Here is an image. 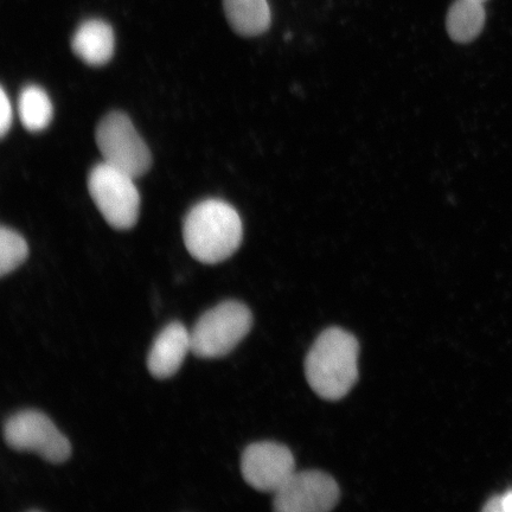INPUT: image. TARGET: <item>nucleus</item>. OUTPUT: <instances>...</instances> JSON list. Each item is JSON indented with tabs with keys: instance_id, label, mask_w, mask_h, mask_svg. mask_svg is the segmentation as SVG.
I'll use <instances>...</instances> for the list:
<instances>
[{
	"instance_id": "9b49d317",
	"label": "nucleus",
	"mask_w": 512,
	"mask_h": 512,
	"mask_svg": "<svg viewBox=\"0 0 512 512\" xmlns=\"http://www.w3.org/2000/svg\"><path fill=\"white\" fill-rule=\"evenodd\" d=\"M223 8L230 27L241 36H259L271 27L267 0H223Z\"/></svg>"
},
{
	"instance_id": "2eb2a0df",
	"label": "nucleus",
	"mask_w": 512,
	"mask_h": 512,
	"mask_svg": "<svg viewBox=\"0 0 512 512\" xmlns=\"http://www.w3.org/2000/svg\"><path fill=\"white\" fill-rule=\"evenodd\" d=\"M0 99H2L0 100V134H2V137H5L12 125V107L4 89H2Z\"/></svg>"
},
{
	"instance_id": "7ed1b4c3",
	"label": "nucleus",
	"mask_w": 512,
	"mask_h": 512,
	"mask_svg": "<svg viewBox=\"0 0 512 512\" xmlns=\"http://www.w3.org/2000/svg\"><path fill=\"white\" fill-rule=\"evenodd\" d=\"M253 316L245 304L227 300L204 313L190 331L191 352L200 358L223 357L251 331Z\"/></svg>"
},
{
	"instance_id": "423d86ee",
	"label": "nucleus",
	"mask_w": 512,
	"mask_h": 512,
	"mask_svg": "<svg viewBox=\"0 0 512 512\" xmlns=\"http://www.w3.org/2000/svg\"><path fill=\"white\" fill-rule=\"evenodd\" d=\"M96 144L105 163L134 178L142 177L150 169L149 147L124 113L114 112L101 120L96 130Z\"/></svg>"
},
{
	"instance_id": "f8f14e48",
	"label": "nucleus",
	"mask_w": 512,
	"mask_h": 512,
	"mask_svg": "<svg viewBox=\"0 0 512 512\" xmlns=\"http://www.w3.org/2000/svg\"><path fill=\"white\" fill-rule=\"evenodd\" d=\"M483 3L475 0H456L448 9L446 29L454 42L470 43L475 41L485 25Z\"/></svg>"
},
{
	"instance_id": "9d476101",
	"label": "nucleus",
	"mask_w": 512,
	"mask_h": 512,
	"mask_svg": "<svg viewBox=\"0 0 512 512\" xmlns=\"http://www.w3.org/2000/svg\"><path fill=\"white\" fill-rule=\"evenodd\" d=\"M114 32L101 19H89L75 31L72 48L76 56L89 66L99 67L110 62L114 54Z\"/></svg>"
},
{
	"instance_id": "f257e3e1",
	"label": "nucleus",
	"mask_w": 512,
	"mask_h": 512,
	"mask_svg": "<svg viewBox=\"0 0 512 512\" xmlns=\"http://www.w3.org/2000/svg\"><path fill=\"white\" fill-rule=\"evenodd\" d=\"M243 236L238 211L220 200L196 204L184 220L183 238L192 258L206 265L220 264L238 251Z\"/></svg>"
},
{
	"instance_id": "ddd939ff",
	"label": "nucleus",
	"mask_w": 512,
	"mask_h": 512,
	"mask_svg": "<svg viewBox=\"0 0 512 512\" xmlns=\"http://www.w3.org/2000/svg\"><path fill=\"white\" fill-rule=\"evenodd\" d=\"M18 112L23 126L28 131L41 132L46 130L53 119V102L43 88L29 85L19 94Z\"/></svg>"
},
{
	"instance_id": "0eeeda50",
	"label": "nucleus",
	"mask_w": 512,
	"mask_h": 512,
	"mask_svg": "<svg viewBox=\"0 0 512 512\" xmlns=\"http://www.w3.org/2000/svg\"><path fill=\"white\" fill-rule=\"evenodd\" d=\"M339 499L336 480L322 471L294 472L275 492L274 510L279 512H325Z\"/></svg>"
},
{
	"instance_id": "20e7f679",
	"label": "nucleus",
	"mask_w": 512,
	"mask_h": 512,
	"mask_svg": "<svg viewBox=\"0 0 512 512\" xmlns=\"http://www.w3.org/2000/svg\"><path fill=\"white\" fill-rule=\"evenodd\" d=\"M88 189L95 206L111 227L127 230L136 226L140 195L134 177L104 162L89 174Z\"/></svg>"
},
{
	"instance_id": "39448f33",
	"label": "nucleus",
	"mask_w": 512,
	"mask_h": 512,
	"mask_svg": "<svg viewBox=\"0 0 512 512\" xmlns=\"http://www.w3.org/2000/svg\"><path fill=\"white\" fill-rule=\"evenodd\" d=\"M4 440L12 450L35 452L49 463L62 464L72 454V445L46 414L27 409L6 420Z\"/></svg>"
},
{
	"instance_id": "f03ea898",
	"label": "nucleus",
	"mask_w": 512,
	"mask_h": 512,
	"mask_svg": "<svg viewBox=\"0 0 512 512\" xmlns=\"http://www.w3.org/2000/svg\"><path fill=\"white\" fill-rule=\"evenodd\" d=\"M358 342L338 328L325 330L306 357L307 381L320 398L339 400L354 386L358 377Z\"/></svg>"
},
{
	"instance_id": "6e6552de",
	"label": "nucleus",
	"mask_w": 512,
	"mask_h": 512,
	"mask_svg": "<svg viewBox=\"0 0 512 512\" xmlns=\"http://www.w3.org/2000/svg\"><path fill=\"white\" fill-rule=\"evenodd\" d=\"M241 471L252 488L274 494L296 472L292 452L273 441L249 445L242 454Z\"/></svg>"
},
{
	"instance_id": "dca6fc26",
	"label": "nucleus",
	"mask_w": 512,
	"mask_h": 512,
	"mask_svg": "<svg viewBox=\"0 0 512 512\" xmlns=\"http://www.w3.org/2000/svg\"><path fill=\"white\" fill-rule=\"evenodd\" d=\"M502 511L512 512V491L501 496Z\"/></svg>"
},
{
	"instance_id": "f3484780",
	"label": "nucleus",
	"mask_w": 512,
	"mask_h": 512,
	"mask_svg": "<svg viewBox=\"0 0 512 512\" xmlns=\"http://www.w3.org/2000/svg\"><path fill=\"white\" fill-rule=\"evenodd\" d=\"M475 2H478V3H485V2H488V0H475Z\"/></svg>"
},
{
	"instance_id": "4468645a",
	"label": "nucleus",
	"mask_w": 512,
	"mask_h": 512,
	"mask_svg": "<svg viewBox=\"0 0 512 512\" xmlns=\"http://www.w3.org/2000/svg\"><path fill=\"white\" fill-rule=\"evenodd\" d=\"M29 247L23 236L14 229L0 230V275L5 277L27 260Z\"/></svg>"
},
{
	"instance_id": "1a4fd4ad",
	"label": "nucleus",
	"mask_w": 512,
	"mask_h": 512,
	"mask_svg": "<svg viewBox=\"0 0 512 512\" xmlns=\"http://www.w3.org/2000/svg\"><path fill=\"white\" fill-rule=\"evenodd\" d=\"M191 351L190 332L182 323L172 322L159 332L147 356V368L158 380L170 379L181 369Z\"/></svg>"
}]
</instances>
